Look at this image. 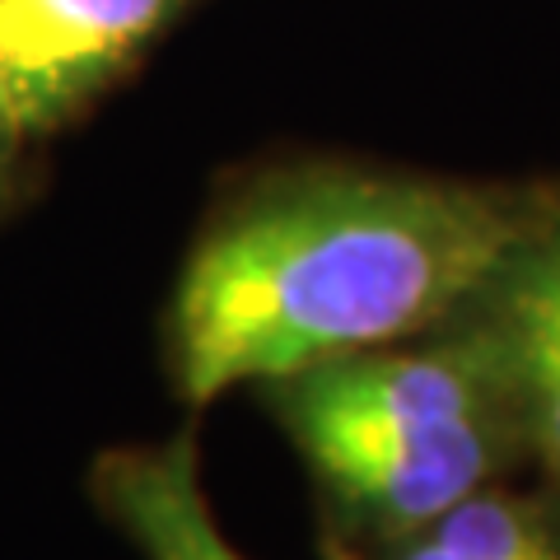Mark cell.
<instances>
[{"mask_svg": "<svg viewBox=\"0 0 560 560\" xmlns=\"http://www.w3.org/2000/svg\"><path fill=\"white\" fill-rule=\"evenodd\" d=\"M500 191L388 168H294L210 224L173 300L187 401L444 327L518 234Z\"/></svg>", "mask_w": 560, "mask_h": 560, "instance_id": "cell-1", "label": "cell"}, {"mask_svg": "<svg viewBox=\"0 0 560 560\" xmlns=\"http://www.w3.org/2000/svg\"><path fill=\"white\" fill-rule=\"evenodd\" d=\"M323 495L350 533L378 537L383 547L430 528L440 514L481 486H495L518 453L510 416L430 430H370L341 420H285Z\"/></svg>", "mask_w": 560, "mask_h": 560, "instance_id": "cell-2", "label": "cell"}, {"mask_svg": "<svg viewBox=\"0 0 560 560\" xmlns=\"http://www.w3.org/2000/svg\"><path fill=\"white\" fill-rule=\"evenodd\" d=\"M444 327L495 378L518 448L560 495V197L523 206L510 248Z\"/></svg>", "mask_w": 560, "mask_h": 560, "instance_id": "cell-3", "label": "cell"}, {"mask_svg": "<svg viewBox=\"0 0 560 560\" xmlns=\"http://www.w3.org/2000/svg\"><path fill=\"white\" fill-rule=\"evenodd\" d=\"M187 0H0V94L20 131L90 103Z\"/></svg>", "mask_w": 560, "mask_h": 560, "instance_id": "cell-4", "label": "cell"}, {"mask_svg": "<svg viewBox=\"0 0 560 560\" xmlns=\"http://www.w3.org/2000/svg\"><path fill=\"white\" fill-rule=\"evenodd\" d=\"M98 500L145 560H243L206 504L191 440L108 453Z\"/></svg>", "mask_w": 560, "mask_h": 560, "instance_id": "cell-5", "label": "cell"}, {"mask_svg": "<svg viewBox=\"0 0 560 560\" xmlns=\"http://www.w3.org/2000/svg\"><path fill=\"white\" fill-rule=\"evenodd\" d=\"M383 551V560H560V504L481 486L430 528Z\"/></svg>", "mask_w": 560, "mask_h": 560, "instance_id": "cell-6", "label": "cell"}, {"mask_svg": "<svg viewBox=\"0 0 560 560\" xmlns=\"http://www.w3.org/2000/svg\"><path fill=\"white\" fill-rule=\"evenodd\" d=\"M14 140H20V121H14V113H10L5 94H0V168H5L10 150H14Z\"/></svg>", "mask_w": 560, "mask_h": 560, "instance_id": "cell-7", "label": "cell"}]
</instances>
